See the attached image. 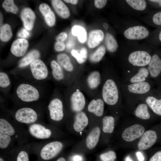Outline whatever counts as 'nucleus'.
<instances>
[{"label":"nucleus","instance_id":"1","mask_svg":"<svg viewBox=\"0 0 161 161\" xmlns=\"http://www.w3.org/2000/svg\"><path fill=\"white\" fill-rule=\"evenodd\" d=\"M123 96L128 100H138L150 92L151 85L148 80L132 83H123L121 85Z\"/></svg>","mask_w":161,"mask_h":161},{"label":"nucleus","instance_id":"2","mask_svg":"<svg viewBox=\"0 0 161 161\" xmlns=\"http://www.w3.org/2000/svg\"><path fill=\"white\" fill-rule=\"evenodd\" d=\"M103 100L107 104L114 106L116 104L121 97L119 87L113 79L109 78L105 81L102 89Z\"/></svg>","mask_w":161,"mask_h":161},{"label":"nucleus","instance_id":"3","mask_svg":"<svg viewBox=\"0 0 161 161\" xmlns=\"http://www.w3.org/2000/svg\"><path fill=\"white\" fill-rule=\"evenodd\" d=\"M18 98L25 102H31L37 101L40 97L39 90L34 86L27 83L19 84L16 89Z\"/></svg>","mask_w":161,"mask_h":161},{"label":"nucleus","instance_id":"4","mask_svg":"<svg viewBox=\"0 0 161 161\" xmlns=\"http://www.w3.org/2000/svg\"><path fill=\"white\" fill-rule=\"evenodd\" d=\"M16 119L18 122L25 124H33L37 120L38 114L32 108L24 107L18 110L15 113Z\"/></svg>","mask_w":161,"mask_h":161},{"label":"nucleus","instance_id":"5","mask_svg":"<svg viewBox=\"0 0 161 161\" xmlns=\"http://www.w3.org/2000/svg\"><path fill=\"white\" fill-rule=\"evenodd\" d=\"M151 57L146 51L137 50L132 52L129 55L128 61L133 66L143 67L148 65Z\"/></svg>","mask_w":161,"mask_h":161},{"label":"nucleus","instance_id":"6","mask_svg":"<svg viewBox=\"0 0 161 161\" xmlns=\"http://www.w3.org/2000/svg\"><path fill=\"white\" fill-rule=\"evenodd\" d=\"M63 146L62 143L58 141L48 143L41 149L40 152V157L44 160H49L57 155L61 151Z\"/></svg>","mask_w":161,"mask_h":161},{"label":"nucleus","instance_id":"7","mask_svg":"<svg viewBox=\"0 0 161 161\" xmlns=\"http://www.w3.org/2000/svg\"><path fill=\"white\" fill-rule=\"evenodd\" d=\"M30 69L32 76L35 80H44L48 76L47 68L41 59H37L32 63L30 64Z\"/></svg>","mask_w":161,"mask_h":161},{"label":"nucleus","instance_id":"8","mask_svg":"<svg viewBox=\"0 0 161 161\" xmlns=\"http://www.w3.org/2000/svg\"><path fill=\"white\" fill-rule=\"evenodd\" d=\"M50 118L55 121H59L64 115L62 101L58 98H55L49 102L48 106Z\"/></svg>","mask_w":161,"mask_h":161},{"label":"nucleus","instance_id":"9","mask_svg":"<svg viewBox=\"0 0 161 161\" xmlns=\"http://www.w3.org/2000/svg\"><path fill=\"white\" fill-rule=\"evenodd\" d=\"M149 76L147 68L140 67L136 72L126 73L123 83L129 84L144 82L148 80Z\"/></svg>","mask_w":161,"mask_h":161},{"label":"nucleus","instance_id":"10","mask_svg":"<svg viewBox=\"0 0 161 161\" xmlns=\"http://www.w3.org/2000/svg\"><path fill=\"white\" fill-rule=\"evenodd\" d=\"M144 127L139 124H135L126 128L122 137L126 141L130 142L140 137L145 132Z\"/></svg>","mask_w":161,"mask_h":161},{"label":"nucleus","instance_id":"11","mask_svg":"<svg viewBox=\"0 0 161 161\" xmlns=\"http://www.w3.org/2000/svg\"><path fill=\"white\" fill-rule=\"evenodd\" d=\"M149 34L148 30L142 26L131 27L126 29L124 32L125 37L129 39L138 40L144 39Z\"/></svg>","mask_w":161,"mask_h":161},{"label":"nucleus","instance_id":"12","mask_svg":"<svg viewBox=\"0 0 161 161\" xmlns=\"http://www.w3.org/2000/svg\"><path fill=\"white\" fill-rule=\"evenodd\" d=\"M157 139V135L155 131L148 130L145 131L138 143L137 148L141 150H147L154 144Z\"/></svg>","mask_w":161,"mask_h":161},{"label":"nucleus","instance_id":"13","mask_svg":"<svg viewBox=\"0 0 161 161\" xmlns=\"http://www.w3.org/2000/svg\"><path fill=\"white\" fill-rule=\"evenodd\" d=\"M29 131L32 136L40 139L49 138L52 134L50 129L38 123H34L31 124L29 127Z\"/></svg>","mask_w":161,"mask_h":161},{"label":"nucleus","instance_id":"14","mask_svg":"<svg viewBox=\"0 0 161 161\" xmlns=\"http://www.w3.org/2000/svg\"><path fill=\"white\" fill-rule=\"evenodd\" d=\"M71 107L75 112H81L86 104V100L83 94L78 89L70 97Z\"/></svg>","mask_w":161,"mask_h":161},{"label":"nucleus","instance_id":"15","mask_svg":"<svg viewBox=\"0 0 161 161\" xmlns=\"http://www.w3.org/2000/svg\"><path fill=\"white\" fill-rule=\"evenodd\" d=\"M29 46L28 41L24 38H18L12 43L10 48L12 53L17 57H21L25 54Z\"/></svg>","mask_w":161,"mask_h":161},{"label":"nucleus","instance_id":"16","mask_svg":"<svg viewBox=\"0 0 161 161\" xmlns=\"http://www.w3.org/2000/svg\"><path fill=\"white\" fill-rule=\"evenodd\" d=\"M147 69L149 76L154 78L157 77L161 72V59L156 54L153 55L148 65Z\"/></svg>","mask_w":161,"mask_h":161},{"label":"nucleus","instance_id":"17","mask_svg":"<svg viewBox=\"0 0 161 161\" xmlns=\"http://www.w3.org/2000/svg\"><path fill=\"white\" fill-rule=\"evenodd\" d=\"M20 16L26 29L27 30H31L35 18L33 11L30 8H25L22 10Z\"/></svg>","mask_w":161,"mask_h":161},{"label":"nucleus","instance_id":"18","mask_svg":"<svg viewBox=\"0 0 161 161\" xmlns=\"http://www.w3.org/2000/svg\"><path fill=\"white\" fill-rule=\"evenodd\" d=\"M141 100H143L154 113L161 116V98L158 99L149 93Z\"/></svg>","mask_w":161,"mask_h":161},{"label":"nucleus","instance_id":"19","mask_svg":"<svg viewBox=\"0 0 161 161\" xmlns=\"http://www.w3.org/2000/svg\"><path fill=\"white\" fill-rule=\"evenodd\" d=\"M104 34L100 30H93L90 32L87 41L88 47L93 48L98 45L103 40Z\"/></svg>","mask_w":161,"mask_h":161},{"label":"nucleus","instance_id":"20","mask_svg":"<svg viewBox=\"0 0 161 161\" xmlns=\"http://www.w3.org/2000/svg\"><path fill=\"white\" fill-rule=\"evenodd\" d=\"M104 102L103 100L100 98L92 100L88 105V111L97 117L101 116L104 110Z\"/></svg>","mask_w":161,"mask_h":161},{"label":"nucleus","instance_id":"21","mask_svg":"<svg viewBox=\"0 0 161 161\" xmlns=\"http://www.w3.org/2000/svg\"><path fill=\"white\" fill-rule=\"evenodd\" d=\"M100 129L99 127L94 128L87 136L86 143V147L89 149L94 148L97 145L100 137Z\"/></svg>","mask_w":161,"mask_h":161},{"label":"nucleus","instance_id":"22","mask_svg":"<svg viewBox=\"0 0 161 161\" xmlns=\"http://www.w3.org/2000/svg\"><path fill=\"white\" fill-rule=\"evenodd\" d=\"M88 119L86 114L83 112H78L76 114L73 127L77 132L83 130L88 123Z\"/></svg>","mask_w":161,"mask_h":161},{"label":"nucleus","instance_id":"23","mask_svg":"<svg viewBox=\"0 0 161 161\" xmlns=\"http://www.w3.org/2000/svg\"><path fill=\"white\" fill-rule=\"evenodd\" d=\"M39 10L47 24L50 27L53 26L55 22V17L49 7L46 4L43 3L39 6Z\"/></svg>","mask_w":161,"mask_h":161},{"label":"nucleus","instance_id":"24","mask_svg":"<svg viewBox=\"0 0 161 161\" xmlns=\"http://www.w3.org/2000/svg\"><path fill=\"white\" fill-rule=\"evenodd\" d=\"M52 4L57 13L61 18L66 19L68 18L70 15L69 10L61 0H53L51 1Z\"/></svg>","mask_w":161,"mask_h":161},{"label":"nucleus","instance_id":"25","mask_svg":"<svg viewBox=\"0 0 161 161\" xmlns=\"http://www.w3.org/2000/svg\"><path fill=\"white\" fill-rule=\"evenodd\" d=\"M40 56L39 51L33 50L29 52L19 61L18 66L21 68L26 66L35 60L38 59Z\"/></svg>","mask_w":161,"mask_h":161},{"label":"nucleus","instance_id":"26","mask_svg":"<svg viewBox=\"0 0 161 161\" xmlns=\"http://www.w3.org/2000/svg\"><path fill=\"white\" fill-rule=\"evenodd\" d=\"M148 107L147 105L144 102L139 103L137 105L135 110V116L141 119H149L151 116Z\"/></svg>","mask_w":161,"mask_h":161},{"label":"nucleus","instance_id":"27","mask_svg":"<svg viewBox=\"0 0 161 161\" xmlns=\"http://www.w3.org/2000/svg\"><path fill=\"white\" fill-rule=\"evenodd\" d=\"M57 58L58 63L65 70L69 72H71L73 70V65L67 54L64 53L59 54Z\"/></svg>","mask_w":161,"mask_h":161},{"label":"nucleus","instance_id":"28","mask_svg":"<svg viewBox=\"0 0 161 161\" xmlns=\"http://www.w3.org/2000/svg\"><path fill=\"white\" fill-rule=\"evenodd\" d=\"M52 73L54 79L57 81H60L64 79V75L62 67L58 62L52 61L50 63Z\"/></svg>","mask_w":161,"mask_h":161},{"label":"nucleus","instance_id":"29","mask_svg":"<svg viewBox=\"0 0 161 161\" xmlns=\"http://www.w3.org/2000/svg\"><path fill=\"white\" fill-rule=\"evenodd\" d=\"M101 81L100 73L97 71H94L88 76L87 82L89 87L92 89L97 88L100 85Z\"/></svg>","mask_w":161,"mask_h":161},{"label":"nucleus","instance_id":"30","mask_svg":"<svg viewBox=\"0 0 161 161\" xmlns=\"http://www.w3.org/2000/svg\"><path fill=\"white\" fill-rule=\"evenodd\" d=\"M102 131L105 133H112L114 131L115 123L114 118L112 116H105L103 119Z\"/></svg>","mask_w":161,"mask_h":161},{"label":"nucleus","instance_id":"31","mask_svg":"<svg viewBox=\"0 0 161 161\" xmlns=\"http://www.w3.org/2000/svg\"><path fill=\"white\" fill-rule=\"evenodd\" d=\"M0 132L10 136H13L15 134V131L13 126L7 120L2 118L0 119Z\"/></svg>","mask_w":161,"mask_h":161},{"label":"nucleus","instance_id":"32","mask_svg":"<svg viewBox=\"0 0 161 161\" xmlns=\"http://www.w3.org/2000/svg\"><path fill=\"white\" fill-rule=\"evenodd\" d=\"M72 33L73 35L78 37L80 42L83 43L86 38V32L83 27L78 25L74 26L72 29Z\"/></svg>","mask_w":161,"mask_h":161},{"label":"nucleus","instance_id":"33","mask_svg":"<svg viewBox=\"0 0 161 161\" xmlns=\"http://www.w3.org/2000/svg\"><path fill=\"white\" fill-rule=\"evenodd\" d=\"M13 34L10 26L7 24L3 25L0 28V40L4 42L9 41Z\"/></svg>","mask_w":161,"mask_h":161},{"label":"nucleus","instance_id":"34","mask_svg":"<svg viewBox=\"0 0 161 161\" xmlns=\"http://www.w3.org/2000/svg\"><path fill=\"white\" fill-rule=\"evenodd\" d=\"M105 43L107 49L110 52H115L118 47V44L115 39L109 33L106 34Z\"/></svg>","mask_w":161,"mask_h":161},{"label":"nucleus","instance_id":"35","mask_svg":"<svg viewBox=\"0 0 161 161\" xmlns=\"http://www.w3.org/2000/svg\"><path fill=\"white\" fill-rule=\"evenodd\" d=\"M71 54L80 64L84 63L87 58V51L85 47L82 48L80 50V53L76 50L72 49L71 51Z\"/></svg>","mask_w":161,"mask_h":161},{"label":"nucleus","instance_id":"36","mask_svg":"<svg viewBox=\"0 0 161 161\" xmlns=\"http://www.w3.org/2000/svg\"><path fill=\"white\" fill-rule=\"evenodd\" d=\"M106 49L105 47L102 45L99 47L89 57V60L93 63L100 62L106 53Z\"/></svg>","mask_w":161,"mask_h":161},{"label":"nucleus","instance_id":"37","mask_svg":"<svg viewBox=\"0 0 161 161\" xmlns=\"http://www.w3.org/2000/svg\"><path fill=\"white\" fill-rule=\"evenodd\" d=\"M126 1L132 8L136 10H143L146 7V3L145 0H126Z\"/></svg>","mask_w":161,"mask_h":161},{"label":"nucleus","instance_id":"38","mask_svg":"<svg viewBox=\"0 0 161 161\" xmlns=\"http://www.w3.org/2000/svg\"><path fill=\"white\" fill-rule=\"evenodd\" d=\"M2 6L5 10L9 13L16 14L18 11V9L13 0H5L3 2Z\"/></svg>","mask_w":161,"mask_h":161},{"label":"nucleus","instance_id":"39","mask_svg":"<svg viewBox=\"0 0 161 161\" xmlns=\"http://www.w3.org/2000/svg\"><path fill=\"white\" fill-rule=\"evenodd\" d=\"M11 141V136L0 132V148L4 149L9 145Z\"/></svg>","mask_w":161,"mask_h":161},{"label":"nucleus","instance_id":"40","mask_svg":"<svg viewBox=\"0 0 161 161\" xmlns=\"http://www.w3.org/2000/svg\"><path fill=\"white\" fill-rule=\"evenodd\" d=\"M11 83L10 80L8 75L5 72H0V87L1 88L8 87Z\"/></svg>","mask_w":161,"mask_h":161},{"label":"nucleus","instance_id":"41","mask_svg":"<svg viewBox=\"0 0 161 161\" xmlns=\"http://www.w3.org/2000/svg\"><path fill=\"white\" fill-rule=\"evenodd\" d=\"M100 158L102 161H114L116 159V153L112 151H109L101 154Z\"/></svg>","mask_w":161,"mask_h":161},{"label":"nucleus","instance_id":"42","mask_svg":"<svg viewBox=\"0 0 161 161\" xmlns=\"http://www.w3.org/2000/svg\"><path fill=\"white\" fill-rule=\"evenodd\" d=\"M16 161H29L27 153L24 150L20 151L17 156Z\"/></svg>","mask_w":161,"mask_h":161},{"label":"nucleus","instance_id":"43","mask_svg":"<svg viewBox=\"0 0 161 161\" xmlns=\"http://www.w3.org/2000/svg\"><path fill=\"white\" fill-rule=\"evenodd\" d=\"M153 21L155 24L161 25V11L157 13L154 15Z\"/></svg>","mask_w":161,"mask_h":161},{"label":"nucleus","instance_id":"44","mask_svg":"<svg viewBox=\"0 0 161 161\" xmlns=\"http://www.w3.org/2000/svg\"><path fill=\"white\" fill-rule=\"evenodd\" d=\"M65 47V45L63 42H56L54 45V48L57 51L60 52L63 51Z\"/></svg>","mask_w":161,"mask_h":161},{"label":"nucleus","instance_id":"45","mask_svg":"<svg viewBox=\"0 0 161 161\" xmlns=\"http://www.w3.org/2000/svg\"><path fill=\"white\" fill-rule=\"evenodd\" d=\"M107 2V0H95L94 1L95 5L97 8L101 9L105 6Z\"/></svg>","mask_w":161,"mask_h":161},{"label":"nucleus","instance_id":"46","mask_svg":"<svg viewBox=\"0 0 161 161\" xmlns=\"http://www.w3.org/2000/svg\"><path fill=\"white\" fill-rule=\"evenodd\" d=\"M149 161H161V151L155 153L150 158Z\"/></svg>","mask_w":161,"mask_h":161},{"label":"nucleus","instance_id":"47","mask_svg":"<svg viewBox=\"0 0 161 161\" xmlns=\"http://www.w3.org/2000/svg\"><path fill=\"white\" fill-rule=\"evenodd\" d=\"M67 34L64 32L60 33L56 37V40L58 42H63L67 38Z\"/></svg>","mask_w":161,"mask_h":161},{"label":"nucleus","instance_id":"48","mask_svg":"<svg viewBox=\"0 0 161 161\" xmlns=\"http://www.w3.org/2000/svg\"><path fill=\"white\" fill-rule=\"evenodd\" d=\"M18 35V36L24 39L28 37L30 35V34L26 30L23 28L19 31Z\"/></svg>","mask_w":161,"mask_h":161},{"label":"nucleus","instance_id":"49","mask_svg":"<svg viewBox=\"0 0 161 161\" xmlns=\"http://www.w3.org/2000/svg\"><path fill=\"white\" fill-rule=\"evenodd\" d=\"M136 155L139 161H143L144 158L142 154L139 151L136 153Z\"/></svg>","mask_w":161,"mask_h":161},{"label":"nucleus","instance_id":"50","mask_svg":"<svg viewBox=\"0 0 161 161\" xmlns=\"http://www.w3.org/2000/svg\"><path fill=\"white\" fill-rule=\"evenodd\" d=\"M73 161H82V157L79 155H75L73 157Z\"/></svg>","mask_w":161,"mask_h":161},{"label":"nucleus","instance_id":"51","mask_svg":"<svg viewBox=\"0 0 161 161\" xmlns=\"http://www.w3.org/2000/svg\"><path fill=\"white\" fill-rule=\"evenodd\" d=\"M64 1L66 3H71L73 4H76L78 2V1L77 0H64Z\"/></svg>","mask_w":161,"mask_h":161},{"label":"nucleus","instance_id":"52","mask_svg":"<svg viewBox=\"0 0 161 161\" xmlns=\"http://www.w3.org/2000/svg\"><path fill=\"white\" fill-rule=\"evenodd\" d=\"M74 44L73 41H69L66 44V47L67 48L69 49L72 47Z\"/></svg>","mask_w":161,"mask_h":161},{"label":"nucleus","instance_id":"53","mask_svg":"<svg viewBox=\"0 0 161 161\" xmlns=\"http://www.w3.org/2000/svg\"><path fill=\"white\" fill-rule=\"evenodd\" d=\"M3 15L1 12H0V27H1L3 25Z\"/></svg>","mask_w":161,"mask_h":161},{"label":"nucleus","instance_id":"54","mask_svg":"<svg viewBox=\"0 0 161 161\" xmlns=\"http://www.w3.org/2000/svg\"><path fill=\"white\" fill-rule=\"evenodd\" d=\"M149 1L153 2H155L158 3L160 6H161V0H152Z\"/></svg>","mask_w":161,"mask_h":161},{"label":"nucleus","instance_id":"55","mask_svg":"<svg viewBox=\"0 0 161 161\" xmlns=\"http://www.w3.org/2000/svg\"><path fill=\"white\" fill-rule=\"evenodd\" d=\"M103 27L104 28L107 30L108 28V26L107 24L106 23H104L103 24Z\"/></svg>","mask_w":161,"mask_h":161},{"label":"nucleus","instance_id":"56","mask_svg":"<svg viewBox=\"0 0 161 161\" xmlns=\"http://www.w3.org/2000/svg\"><path fill=\"white\" fill-rule=\"evenodd\" d=\"M56 161H66L65 159L63 157L59 158Z\"/></svg>","mask_w":161,"mask_h":161},{"label":"nucleus","instance_id":"57","mask_svg":"<svg viewBox=\"0 0 161 161\" xmlns=\"http://www.w3.org/2000/svg\"><path fill=\"white\" fill-rule=\"evenodd\" d=\"M126 161H133V160L129 157H128L126 158Z\"/></svg>","mask_w":161,"mask_h":161},{"label":"nucleus","instance_id":"58","mask_svg":"<svg viewBox=\"0 0 161 161\" xmlns=\"http://www.w3.org/2000/svg\"><path fill=\"white\" fill-rule=\"evenodd\" d=\"M159 38L160 41H161V32H160L159 35Z\"/></svg>","mask_w":161,"mask_h":161},{"label":"nucleus","instance_id":"59","mask_svg":"<svg viewBox=\"0 0 161 161\" xmlns=\"http://www.w3.org/2000/svg\"><path fill=\"white\" fill-rule=\"evenodd\" d=\"M0 161H4L3 159L1 157L0 158Z\"/></svg>","mask_w":161,"mask_h":161}]
</instances>
